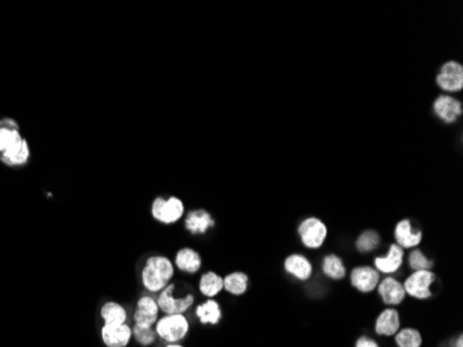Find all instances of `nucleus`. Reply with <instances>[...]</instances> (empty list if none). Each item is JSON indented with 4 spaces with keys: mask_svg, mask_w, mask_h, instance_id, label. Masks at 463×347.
Masks as SVG:
<instances>
[{
    "mask_svg": "<svg viewBox=\"0 0 463 347\" xmlns=\"http://www.w3.org/2000/svg\"><path fill=\"white\" fill-rule=\"evenodd\" d=\"M404 256H405L404 249L399 247L397 243H393L386 256L375 259V268L379 272H383L387 275L394 274L401 268L404 263Z\"/></svg>",
    "mask_w": 463,
    "mask_h": 347,
    "instance_id": "4468645a",
    "label": "nucleus"
},
{
    "mask_svg": "<svg viewBox=\"0 0 463 347\" xmlns=\"http://www.w3.org/2000/svg\"><path fill=\"white\" fill-rule=\"evenodd\" d=\"M408 264L413 271H431L433 261L419 249H413L408 256Z\"/></svg>",
    "mask_w": 463,
    "mask_h": 347,
    "instance_id": "cd10ccee",
    "label": "nucleus"
},
{
    "mask_svg": "<svg viewBox=\"0 0 463 347\" xmlns=\"http://www.w3.org/2000/svg\"><path fill=\"white\" fill-rule=\"evenodd\" d=\"M285 270L287 274L299 281H308L312 276L314 267L311 261L303 254H290L285 260Z\"/></svg>",
    "mask_w": 463,
    "mask_h": 347,
    "instance_id": "2eb2a0df",
    "label": "nucleus"
},
{
    "mask_svg": "<svg viewBox=\"0 0 463 347\" xmlns=\"http://www.w3.org/2000/svg\"><path fill=\"white\" fill-rule=\"evenodd\" d=\"M185 214V205L183 202L176 198L171 196L168 199L157 198L151 205V216L155 221L161 224H175L178 223Z\"/></svg>",
    "mask_w": 463,
    "mask_h": 347,
    "instance_id": "20e7f679",
    "label": "nucleus"
},
{
    "mask_svg": "<svg viewBox=\"0 0 463 347\" xmlns=\"http://www.w3.org/2000/svg\"><path fill=\"white\" fill-rule=\"evenodd\" d=\"M167 347H183V346H180V344H178V343H171V344H168Z\"/></svg>",
    "mask_w": 463,
    "mask_h": 347,
    "instance_id": "2f4dec72",
    "label": "nucleus"
},
{
    "mask_svg": "<svg viewBox=\"0 0 463 347\" xmlns=\"http://www.w3.org/2000/svg\"><path fill=\"white\" fill-rule=\"evenodd\" d=\"M102 339L107 347H126L132 339V328L126 322L120 325H103Z\"/></svg>",
    "mask_w": 463,
    "mask_h": 347,
    "instance_id": "9b49d317",
    "label": "nucleus"
},
{
    "mask_svg": "<svg viewBox=\"0 0 463 347\" xmlns=\"http://www.w3.org/2000/svg\"><path fill=\"white\" fill-rule=\"evenodd\" d=\"M462 344H463V339H462V336H459L456 339V346H453V347H462Z\"/></svg>",
    "mask_w": 463,
    "mask_h": 347,
    "instance_id": "7c9ffc66",
    "label": "nucleus"
},
{
    "mask_svg": "<svg viewBox=\"0 0 463 347\" xmlns=\"http://www.w3.org/2000/svg\"><path fill=\"white\" fill-rule=\"evenodd\" d=\"M380 245V235L375 231H365L357 239V249L361 253L373 252Z\"/></svg>",
    "mask_w": 463,
    "mask_h": 347,
    "instance_id": "bb28decb",
    "label": "nucleus"
},
{
    "mask_svg": "<svg viewBox=\"0 0 463 347\" xmlns=\"http://www.w3.org/2000/svg\"><path fill=\"white\" fill-rule=\"evenodd\" d=\"M223 289L234 296H242L249 289V276L242 271L230 272L223 278Z\"/></svg>",
    "mask_w": 463,
    "mask_h": 347,
    "instance_id": "4be33fe9",
    "label": "nucleus"
},
{
    "mask_svg": "<svg viewBox=\"0 0 463 347\" xmlns=\"http://www.w3.org/2000/svg\"><path fill=\"white\" fill-rule=\"evenodd\" d=\"M196 315H197L198 321L204 325H207V323L216 325L222 318V310H220V306L216 300L208 299L202 304L197 306Z\"/></svg>",
    "mask_w": 463,
    "mask_h": 347,
    "instance_id": "412c9836",
    "label": "nucleus"
},
{
    "mask_svg": "<svg viewBox=\"0 0 463 347\" xmlns=\"http://www.w3.org/2000/svg\"><path fill=\"white\" fill-rule=\"evenodd\" d=\"M189 333V321L183 314L165 315L155 322V335L168 343H178Z\"/></svg>",
    "mask_w": 463,
    "mask_h": 347,
    "instance_id": "f03ea898",
    "label": "nucleus"
},
{
    "mask_svg": "<svg viewBox=\"0 0 463 347\" xmlns=\"http://www.w3.org/2000/svg\"><path fill=\"white\" fill-rule=\"evenodd\" d=\"M132 336L143 346H149L154 343L155 340V332L153 330V328H144V326H138V325L133 326Z\"/></svg>",
    "mask_w": 463,
    "mask_h": 347,
    "instance_id": "c85d7f7f",
    "label": "nucleus"
},
{
    "mask_svg": "<svg viewBox=\"0 0 463 347\" xmlns=\"http://www.w3.org/2000/svg\"><path fill=\"white\" fill-rule=\"evenodd\" d=\"M433 111L445 124H453L463 113L462 102L452 95L442 93L433 102Z\"/></svg>",
    "mask_w": 463,
    "mask_h": 347,
    "instance_id": "6e6552de",
    "label": "nucleus"
},
{
    "mask_svg": "<svg viewBox=\"0 0 463 347\" xmlns=\"http://www.w3.org/2000/svg\"><path fill=\"white\" fill-rule=\"evenodd\" d=\"M355 347H379V344H377L373 339L366 337V336H362V337H359V339L357 340Z\"/></svg>",
    "mask_w": 463,
    "mask_h": 347,
    "instance_id": "c756f323",
    "label": "nucleus"
},
{
    "mask_svg": "<svg viewBox=\"0 0 463 347\" xmlns=\"http://www.w3.org/2000/svg\"><path fill=\"white\" fill-rule=\"evenodd\" d=\"M435 281L433 271H413L402 283L405 293L417 300H426L431 297V285Z\"/></svg>",
    "mask_w": 463,
    "mask_h": 347,
    "instance_id": "423d86ee",
    "label": "nucleus"
},
{
    "mask_svg": "<svg viewBox=\"0 0 463 347\" xmlns=\"http://www.w3.org/2000/svg\"><path fill=\"white\" fill-rule=\"evenodd\" d=\"M322 271L328 278L334 279V281L343 279L347 274V270H346V265H344L343 260L336 254H328L323 259Z\"/></svg>",
    "mask_w": 463,
    "mask_h": 347,
    "instance_id": "393cba45",
    "label": "nucleus"
},
{
    "mask_svg": "<svg viewBox=\"0 0 463 347\" xmlns=\"http://www.w3.org/2000/svg\"><path fill=\"white\" fill-rule=\"evenodd\" d=\"M377 292L383 303L387 306H398L404 301L406 296L404 285L393 276H387L383 281H380L377 285Z\"/></svg>",
    "mask_w": 463,
    "mask_h": 347,
    "instance_id": "ddd939ff",
    "label": "nucleus"
},
{
    "mask_svg": "<svg viewBox=\"0 0 463 347\" xmlns=\"http://www.w3.org/2000/svg\"><path fill=\"white\" fill-rule=\"evenodd\" d=\"M350 281L357 290L362 293H370L380 282V272L375 267L359 265L351 271Z\"/></svg>",
    "mask_w": 463,
    "mask_h": 347,
    "instance_id": "1a4fd4ad",
    "label": "nucleus"
},
{
    "mask_svg": "<svg viewBox=\"0 0 463 347\" xmlns=\"http://www.w3.org/2000/svg\"><path fill=\"white\" fill-rule=\"evenodd\" d=\"M214 225H215V221L211 217V214L200 209L190 212L185 218V228L193 235H198V234L202 235L208 229H211Z\"/></svg>",
    "mask_w": 463,
    "mask_h": 347,
    "instance_id": "f3484780",
    "label": "nucleus"
},
{
    "mask_svg": "<svg viewBox=\"0 0 463 347\" xmlns=\"http://www.w3.org/2000/svg\"><path fill=\"white\" fill-rule=\"evenodd\" d=\"M0 160L9 167H20L27 164L30 160V146L27 140L23 138L20 142L5 150L0 154Z\"/></svg>",
    "mask_w": 463,
    "mask_h": 347,
    "instance_id": "a211bd4d",
    "label": "nucleus"
},
{
    "mask_svg": "<svg viewBox=\"0 0 463 347\" xmlns=\"http://www.w3.org/2000/svg\"><path fill=\"white\" fill-rule=\"evenodd\" d=\"M173 265L182 272L196 274L197 271H200L202 261H201V256L194 249L183 247L176 253Z\"/></svg>",
    "mask_w": 463,
    "mask_h": 347,
    "instance_id": "6ab92c4d",
    "label": "nucleus"
},
{
    "mask_svg": "<svg viewBox=\"0 0 463 347\" xmlns=\"http://www.w3.org/2000/svg\"><path fill=\"white\" fill-rule=\"evenodd\" d=\"M301 243L311 250L321 249L328 239V227L318 217H308L299 225Z\"/></svg>",
    "mask_w": 463,
    "mask_h": 347,
    "instance_id": "7ed1b4c3",
    "label": "nucleus"
},
{
    "mask_svg": "<svg viewBox=\"0 0 463 347\" xmlns=\"http://www.w3.org/2000/svg\"><path fill=\"white\" fill-rule=\"evenodd\" d=\"M437 86L446 95L463 89V66L456 60L445 62L435 77Z\"/></svg>",
    "mask_w": 463,
    "mask_h": 347,
    "instance_id": "39448f33",
    "label": "nucleus"
},
{
    "mask_svg": "<svg viewBox=\"0 0 463 347\" xmlns=\"http://www.w3.org/2000/svg\"><path fill=\"white\" fill-rule=\"evenodd\" d=\"M173 290H175V285L169 283L168 286H165L158 296L157 304L158 308L165 314V315H175V314H185L191 304L194 303V296L193 294H187L185 297L180 299H175L173 297Z\"/></svg>",
    "mask_w": 463,
    "mask_h": 347,
    "instance_id": "0eeeda50",
    "label": "nucleus"
},
{
    "mask_svg": "<svg viewBox=\"0 0 463 347\" xmlns=\"http://www.w3.org/2000/svg\"><path fill=\"white\" fill-rule=\"evenodd\" d=\"M394 238H395V243L405 249H415L420 245L422 239H423V232L422 231H415L413 225L410 223V220L405 218L401 220L394 229Z\"/></svg>",
    "mask_w": 463,
    "mask_h": 347,
    "instance_id": "f8f14e48",
    "label": "nucleus"
},
{
    "mask_svg": "<svg viewBox=\"0 0 463 347\" xmlns=\"http://www.w3.org/2000/svg\"><path fill=\"white\" fill-rule=\"evenodd\" d=\"M23 139L19 124L12 118L0 120V153H3Z\"/></svg>",
    "mask_w": 463,
    "mask_h": 347,
    "instance_id": "aec40b11",
    "label": "nucleus"
},
{
    "mask_svg": "<svg viewBox=\"0 0 463 347\" xmlns=\"http://www.w3.org/2000/svg\"><path fill=\"white\" fill-rule=\"evenodd\" d=\"M100 315L104 321V325H120L126 322V310L117 301L106 303L100 310Z\"/></svg>",
    "mask_w": 463,
    "mask_h": 347,
    "instance_id": "b1692460",
    "label": "nucleus"
},
{
    "mask_svg": "<svg viewBox=\"0 0 463 347\" xmlns=\"http://www.w3.org/2000/svg\"><path fill=\"white\" fill-rule=\"evenodd\" d=\"M198 289L205 297H215L223 290V278L214 271L205 272L198 282Z\"/></svg>",
    "mask_w": 463,
    "mask_h": 347,
    "instance_id": "5701e85b",
    "label": "nucleus"
},
{
    "mask_svg": "<svg viewBox=\"0 0 463 347\" xmlns=\"http://www.w3.org/2000/svg\"><path fill=\"white\" fill-rule=\"evenodd\" d=\"M173 274L175 265L168 257L153 256L146 260L142 270V283L149 292L158 293L169 285Z\"/></svg>",
    "mask_w": 463,
    "mask_h": 347,
    "instance_id": "f257e3e1",
    "label": "nucleus"
},
{
    "mask_svg": "<svg viewBox=\"0 0 463 347\" xmlns=\"http://www.w3.org/2000/svg\"><path fill=\"white\" fill-rule=\"evenodd\" d=\"M394 336L398 347H420L423 343L420 332L413 328L399 329Z\"/></svg>",
    "mask_w": 463,
    "mask_h": 347,
    "instance_id": "a878e982",
    "label": "nucleus"
},
{
    "mask_svg": "<svg viewBox=\"0 0 463 347\" xmlns=\"http://www.w3.org/2000/svg\"><path fill=\"white\" fill-rule=\"evenodd\" d=\"M399 326H401L399 312L395 308L387 307L377 317L375 330L377 335L381 336H394L399 330Z\"/></svg>",
    "mask_w": 463,
    "mask_h": 347,
    "instance_id": "dca6fc26",
    "label": "nucleus"
},
{
    "mask_svg": "<svg viewBox=\"0 0 463 347\" xmlns=\"http://www.w3.org/2000/svg\"><path fill=\"white\" fill-rule=\"evenodd\" d=\"M158 304L151 296H142L136 304V311L133 314L135 325L151 328L158 321Z\"/></svg>",
    "mask_w": 463,
    "mask_h": 347,
    "instance_id": "9d476101",
    "label": "nucleus"
}]
</instances>
